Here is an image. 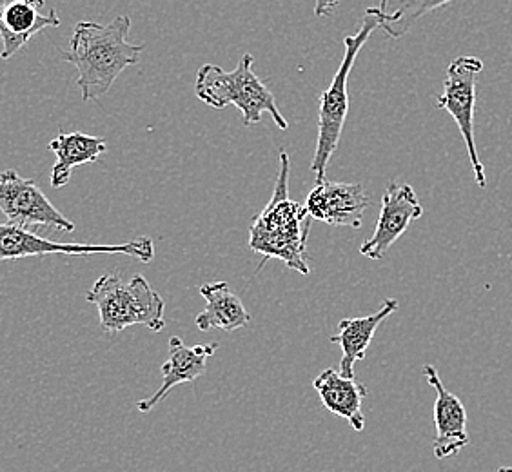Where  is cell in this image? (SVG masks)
<instances>
[{
  "label": "cell",
  "instance_id": "30bf717a",
  "mask_svg": "<svg viewBox=\"0 0 512 472\" xmlns=\"http://www.w3.org/2000/svg\"><path fill=\"white\" fill-rule=\"evenodd\" d=\"M371 204L362 184L324 180L307 195V215L329 226H362L365 209Z\"/></svg>",
  "mask_w": 512,
  "mask_h": 472
},
{
  "label": "cell",
  "instance_id": "e0dca14e",
  "mask_svg": "<svg viewBox=\"0 0 512 472\" xmlns=\"http://www.w3.org/2000/svg\"><path fill=\"white\" fill-rule=\"evenodd\" d=\"M48 148L57 157V162L51 169V186L59 189L68 184L73 169L97 162L108 151V142L104 138L73 131L57 135L48 144Z\"/></svg>",
  "mask_w": 512,
  "mask_h": 472
},
{
  "label": "cell",
  "instance_id": "6da1fadb",
  "mask_svg": "<svg viewBox=\"0 0 512 472\" xmlns=\"http://www.w3.org/2000/svg\"><path fill=\"white\" fill-rule=\"evenodd\" d=\"M129 30L131 19L126 15L108 24L82 20L75 26L69 51L62 53V59L79 71L77 86L84 102L104 97L120 73L140 60L146 44H129Z\"/></svg>",
  "mask_w": 512,
  "mask_h": 472
},
{
  "label": "cell",
  "instance_id": "5b68a950",
  "mask_svg": "<svg viewBox=\"0 0 512 472\" xmlns=\"http://www.w3.org/2000/svg\"><path fill=\"white\" fill-rule=\"evenodd\" d=\"M378 30V17L375 8H367L364 19L355 35H347L344 40V59L329 88L320 95V113H318V140H316L315 158L311 162V171L315 173L316 184L324 182L325 171L331 157L338 149L345 118L349 111V77L355 66L356 57L371 39L373 31Z\"/></svg>",
  "mask_w": 512,
  "mask_h": 472
},
{
  "label": "cell",
  "instance_id": "7c38bea8",
  "mask_svg": "<svg viewBox=\"0 0 512 472\" xmlns=\"http://www.w3.org/2000/svg\"><path fill=\"white\" fill-rule=\"evenodd\" d=\"M425 378L436 393L434 400V458L445 460L454 454L460 453L463 447H467L471 438L467 433V411L463 407L462 400L445 389L444 382L440 380V374L434 365H425Z\"/></svg>",
  "mask_w": 512,
  "mask_h": 472
},
{
  "label": "cell",
  "instance_id": "277c9868",
  "mask_svg": "<svg viewBox=\"0 0 512 472\" xmlns=\"http://www.w3.org/2000/svg\"><path fill=\"white\" fill-rule=\"evenodd\" d=\"M86 300L97 305L104 333H120L133 325H146L160 333L166 327V302L142 275L124 282L119 275L100 276L89 289Z\"/></svg>",
  "mask_w": 512,
  "mask_h": 472
},
{
  "label": "cell",
  "instance_id": "52a82bcc",
  "mask_svg": "<svg viewBox=\"0 0 512 472\" xmlns=\"http://www.w3.org/2000/svg\"><path fill=\"white\" fill-rule=\"evenodd\" d=\"M93 256V255H128L135 256L140 262H151L155 256V244L148 236L131 240L128 244L117 246H91V244H62L48 240L33 233L31 229L0 224V260H19L30 256Z\"/></svg>",
  "mask_w": 512,
  "mask_h": 472
},
{
  "label": "cell",
  "instance_id": "4fadbf2b",
  "mask_svg": "<svg viewBox=\"0 0 512 472\" xmlns=\"http://www.w3.org/2000/svg\"><path fill=\"white\" fill-rule=\"evenodd\" d=\"M218 347H220L218 344L189 347L178 336H173L169 340L168 362L162 365V385L158 387L157 393L138 402V411L144 414L153 411L168 396L171 389H175L180 384H191L200 376H204L207 360L209 356L217 353Z\"/></svg>",
  "mask_w": 512,
  "mask_h": 472
},
{
  "label": "cell",
  "instance_id": "d6986e66",
  "mask_svg": "<svg viewBox=\"0 0 512 472\" xmlns=\"http://www.w3.org/2000/svg\"><path fill=\"white\" fill-rule=\"evenodd\" d=\"M340 4H342V0H315V15L316 17H329L335 13Z\"/></svg>",
  "mask_w": 512,
  "mask_h": 472
},
{
  "label": "cell",
  "instance_id": "ba28073f",
  "mask_svg": "<svg viewBox=\"0 0 512 472\" xmlns=\"http://www.w3.org/2000/svg\"><path fill=\"white\" fill-rule=\"evenodd\" d=\"M0 211L10 224L24 229L50 227L60 233L75 231V224L51 204L39 186L13 169L0 173Z\"/></svg>",
  "mask_w": 512,
  "mask_h": 472
},
{
  "label": "cell",
  "instance_id": "5bb4252c",
  "mask_svg": "<svg viewBox=\"0 0 512 472\" xmlns=\"http://www.w3.org/2000/svg\"><path fill=\"white\" fill-rule=\"evenodd\" d=\"M313 387L329 413L347 420L356 433L364 431L362 404L367 396V387L362 382L355 378H344L340 371L329 367L316 376Z\"/></svg>",
  "mask_w": 512,
  "mask_h": 472
},
{
  "label": "cell",
  "instance_id": "9c48e42d",
  "mask_svg": "<svg viewBox=\"0 0 512 472\" xmlns=\"http://www.w3.org/2000/svg\"><path fill=\"white\" fill-rule=\"evenodd\" d=\"M424 215V207L418 202L413 186L389 184L382 197V209L376 229L369 240H365L360 253L371 260H382L394 242L404 235L411 222Z\"/></svg>",
  "mask_w": 512,
  "mask_h": 472
},
{
  "label": "cell",
  "instance_id": "3957f363",
  "mask_svg": "<svg viewBox=\"0 0 512 472\" xmlns=\"http://www.w3.org/2000/svg\"><path fill=\"white\" fill-rule=\"evenodd\" d=\"M195 93L209 108L224 109L229 104L242 113L244 126L260 124L262 115L269 113L276 126L287 131L289 122L276 104L275 95L253 73V55H244L235 71H224L215 64L198 69Z\"/></svg>",
  "mask_w": 512,
  "mask_h": 472
},
{
  "label": "cell",
  "instance_id": "9a60e30c",
  "mask_svg": "<svg viewBox=\"0 0 512 472\" xmlns=\"http://www.w3.org/2000/svg\"><path fill=\"white\" fill-rule=\"evenodd\" d=\"M398 309V300L389 298L373 315L362 318H344L338 327L340 333L329 338L331 344L340 345L342 360H340V374L344 378H355L356 362L364 360L369 345L375 338L378 327Z\"/></svg>",
  "mask_w": 512,
  "mask_h": 472
},
{
  "label": "cell",
  "instance_id": "8992f818",
  "mask_svg": "<svg viewBox=\"0 0 512 472\" xmlns=\"http://www.w3.org/2000/svg\"><path fill=\"white\" fill-rule=\"evenodd\" d=\"M483 62L473 55H463L454 59L445 75L444 93L436 100V106L447 111L460 129L467 155L471 160L474 182L480 187L487 186L485 168L478 157L474 138V108H476V86L482 73Z\"/></svg>",
  "mask_w": 512,
  "mask_h": 472
},
{
  "label": "cell",
  "instance_id": "8fae6325",
  "mask_svg": "<svg viewBox=\"0 0 512 472\" xmlns=\"http://www.w3.org/2000/svg\"><path fill=\"white\" fill-rule=\"evenodd\" d=\"M46 0H2L0 2V59L10 60L28 46L33 37L48 28H59L57 11L42 13Z\"/></svg>",
  "mask_w": 512,
  "mask_h": 472
},
{
  "label": "cell",
  "instance_id": "ffe728a7",
  "mask_svg": "<svg viewBox=\"0 0 512 472\" xmlns=\"http://www.w3.org/2000/svg\"><path fill=\"white\" fill-rule=\"evenodd\" d=\"M498 472H512V467H500Z\"/></svg>",
  "mask_w": 512,
  "mask_h": 472
},
{
  "label": "cell",
  "instance_id": "7a4b0ae2",
  "mask_svg": "<svg viewBox=\"0 0 512 472\" xmlns=\"http://www.w3.org/2000/svg\"><path fill=\"white\" fill-rule=\"evenodd\" d=\"M289 171L291 162L286 149H280V169L275 191L264 211L253 220L249 233V247L264 256L260 269L269 258L282 260L289 269L300 275H309L306 247L309 238V220L306 206L289 198Z\"/></svg>",
  "mask_w": 512,
  "mask_h": 472
},
{
  "label": "cell",
  "instance_id": "ac0fdd59",
  "mask_svg": "<svg viewBox=\"0 0 512 472\" xmlns=\"http://www.w3.org/2000/svg\"><path fill=\"white\" fill-rule=\"evenodd\" d=\"M453 0H380L375 6L378 30L389 39H402L427 13L451 4Z\"/></svg>",
  "mask_w": 512,
  "mask_h": 472
},
{
  "label": "cell",
  "instance_id": "2e32d148",
  "mask_svg": "<svg viewBox=\"0 0 512 472\" xmlns=\"http://www.w3.org/2000/svg\"><path fill=\"white\" fill-rule=\"evenodd\" d=\"M200 295L206 300V307L195 318V325L202 333L220 329L226 333H233L237 329L246 327L251 322V315L247 313L246 305L238 298L227 282H213L200 286Z\"/></svg>",
  "mask_w": 512,
  "mask_h": 472
}]
</instances>
